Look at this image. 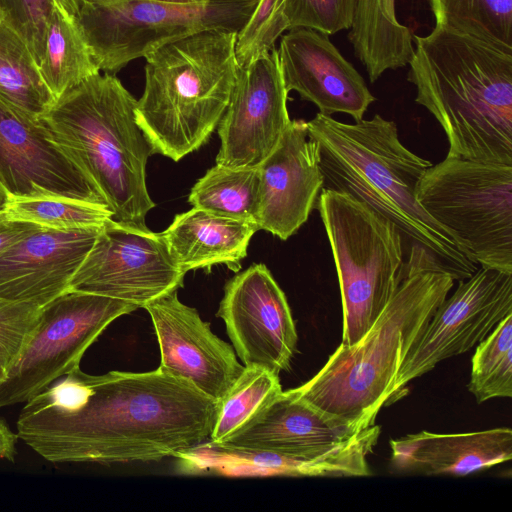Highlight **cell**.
Returning a JSON list of instances; mask_svg holds the SVG:
<instances>
[{
  "mask_svg": "<svg viewBox=\"0 0 512 512\" xmlns=\"http://www.w3.org/2000/svg\"><path fill=\"white\" fill-rule=\"evenodd\" d=\"M219 410L161 366L101 375L79 366L24 403L16 433L52 463L158 461L206 444Z\"/></svg>",
  "mask_w": 512,
  "mask_h": 512,
  "instance_id": "1",
  "label": "cell"
},
{
  "mask_svg": "<svg viewBox=\"0 0 512 512\" xmlns=\"http://www.w3.org/2000/svg\"><path fill=\"white\" fill-rule=\"evenodd\" d=\"M307 127L317 144L322 189L344 193L389 220L403 239L424 248L454 280L477 270L417 201V185L432 163L403 145L394 121L375 114L349 124L317 113Z\"/></svg>",
  "mask_w": 512,
  "mask_h": 512,
  "instance_id": "2",
  "label": "cell"
},
{
  "mask_svg": "<svg viewBox=\"0 0 512 512\" xmlns=\"http://www.w3.org/2000/svg\"><path fill=\"white\" fill-rule=\"evenodd\" d=\"M453 277L419 245L410 247L402 281L371 328L355 343H341L307 382L291 389L300 399L361 431L392 403L400 367Z\"/></svg>",
  "mask_w": 512,
  "mask_h": 512,
  "instance_id": "3",
  "label": "cell"
},
{
  "mask_svg": "<svg viewBox=\"0 0 512 512\" xmlns=\"http://www.w3.org/2000/svg\"><path fill=\"white\" fill-rule=\"evenodd\" d=\"M413 40L407 79L442 127L447 156L512 165V52L440 23Z\"/></svg>",
  "mask_w": 512,
  "mask_h": 512,
  "instance_id": "4",
  "label": "cell"
},
{
  "mask_svg": "<svg viewBox=\"0 0 512 512\" xmlns=\"http://www.w3.org/2000/svg\"><path fill=\"white\" fill-rule=\"evenodd\" d=\"M136 104L116 76L98 73L59 97L41 119L98 187L112 219L148 231L146 215L155 203L146 164L154 151L136 122Z\"/></svg>",
  "mask_w": 512,
  "mask_h": 512,
  "instance_id": "5",
  "label": "cell"
},
{
  "mask_svg": "<svg viewBox=\"0 0 512 512\" xmlns=\"http://www.w3.org/2000/svg\"><path fill=\"white\" fill-rule=\"evenodd\" d=\"M236 34L201 31L145 55V86L135 118L154 154L179 161L217 128L238 73Z\"/></svg>",
  "mask_w": 512,
  "mask_h": 512,
  "instance_id": "6",
  "label": "cell"
},
{
  "mask_svg": "<svg viewBox=\"0 0 512 512\" xmlns=\"http://www.w3.org/2000/svg\"><path fill=\"white\" fill-rule=\"evenodd\" d=\"M315 208L339 281L342 343L350 345L371 328L402 281L403 238L389 220L344 193L322 189Z\"/></svg>",
  "mask_w": 512,
  "mask_h": 512,
  "instance_id": "7",
  "label": "cell"
},
{
  "mask_svg": "<svg viewBox=\"0 0 512 512\" xmlns=\"http://www.w3.org/2000/svg\"><path fill=\"white\" fill-rule=\"evenodd\" d=\"M416 198L474 264L512 273V165L446 156Z\"/></svg>",
  "mask_w": 512,
  "mask_h": 512,
  "instance_id": "8",
  "label": "cell"
},
{
  "mask_svg": "<svg viewBox=\"0 0 512 512\" xmlns=\"http://www.w3.org/2000/svg\"><path fill=\"white\" fill-rule=\"evenodd\" d=\"M258 0L170 4L120 0L82 4L76 20L99 70L117 72L163 44L201 31L238 33Z\"/></svg>",
  "mask_w": 512,
  "mask_h": 512,
  "instance_id": "9",
  "label": "cell"
},
{
  "mask_svg": "<svg viewBox=\"0 0 512 512\" xmlns=\"http://www.w3.org/2000/svg\"><path fill=\"white\" fill-rule=\"evenodd\" d=\"M139 307L98 294L66 291L43 306L40 324L0 381V409L26 403L80 366L110 323Z\"/></svg>",
  "mask_w": 512,
  "mask_h": 512,
  "instance_id": "10",
  "label": "cell"
},
{
  "mask_svg": "<svg viewBox=\"0 0 512 512\" xmlns=\"http://www.w3.org/2000/svg\"><path fill=\"white\" fill-rule=\"evenodd\" d=\"M185 274L161 233L110 219L72 277L68 291L98 294L144 308L182 287Z\"/></svg>",
  "mask_w": 512,
  "mask_h": 512,
  "instance_id": "11",
  "label": "cell"
},
{
  "mask_svg": "<svg viewBox=\"0 0 512 512\" xmlns=\"http://www.w3.org/2000/svg\"><path fill=\"white\" fill-rule=\"evenodd\" d=\"M458 282L455 292L438 306L408 351L392 402L400 399L412 379L447 358L467 352L512 314V273L480 266Z\"/></svg>",
  "mask_w": 512,
  "mask_h": 512,
  "instance_id": "12",
  "label": "cell"
},
{
  "mask_svg": "<svg viewBox=\"0 0 512 512\" xmlns=\"http://www.w3.org/2000/svg\"><path fill=\"white\" fill-rule=\"evenodd\" d=\"M276 48L239 66L227 108L217 126L216 164L258 168L278 145L291 119Z\"/></svg>",
  "mask_w": 512,
  "mask_h": 512,
  "instance_id": "13",
  "label": "cell"
},
{
  "mask_svg": "<svg viewBox=\"0 0 512 512\" xmlns=\"http://www.w3.org/2000/svg\"><path fill=\"white\" fill-rule=\"evenodd\" d=\"M217 316L244 366L277 375L289 368L297 331L286 296L264 264H253L226 283Z\"/></svg>",
  "mask_w": 512,
  "mask_h": 512,
  "instance_id": "14",
  "label": "cell"
},
{
  "mask_svg": "<svg viewBox=\"0 0 512 512\" xmlns=\"http://www.w3.org/2000/svg\"><path fill=\"white\" fill-rule=\"evenodd\" d=\"M0 184L9 197L56 195L108 207L41 118L0 100Z\"/></svg>",
  "mask_w": 512,
  "mask_h": 512,
  "instance_id": "15",
  "label": "cell"
},
{
  "mask_svg": "<svg viewBox=\"0 0 512 512\" xmlns=\"http://www.w3.org/2000/svg\"><path fill=\"white\" fill-rule=\"evenodd\" d=\"M160 347V366L220 401L244 370L235 350L216 336L198 311L183 304L177 291L144 306Z\"/></svg>",
  "mask_w": 512,
  "mask_h": 512,
  "instance_id": "16",
  "label": "cell"
},
{
  "mask_svg": "<svg viewBox=\"0 0 512 512\" xmlns=\"http://www.w3.org/2000/svg\"><path fill=\"white\" fill-rule=\"evenodd\" d=\"M258 175L256 226L287 240L308 220L323 188L317 144L307 121L291 120Z\"/></svg>",
  "mask_w": 512,
  "mask_h": 512,
  "instance_id": "17",
  "label": "cell"
},
{
  "mask_svg": "<svg viewBox=\"0 0 512 512\" xmlns=\"http://www.w3.org/2000/svg\"><path fill=\"white\" fill-rule=\"evenodd\" d=\"M358 432L300 399L290 389L268 400L225 439L203 446L219 452H267L311 460Z\"/></svg>",
  "mask_w": 512,
  "mask_h": 512,
  "instance_id": "18",
  "label": "cell"
},
{
  "mask_svg": "<svg viewBox=\"0 0 512 512\" xmlns=\"http://www.w3.org/2000/svg\"><path fill=\"white\" fill-rule=\"evenodd\" d=\"M277 52L288 93L296 91L321 114L345 113L359 121L376 100L327 34L306 27L290 29Z\"/></svg>",
  "mask_w": 512,
  "mask_h": 512,
  "instance_id": "19",
  "label": "cell"
},
{
  "mask_svg": "<svg viewBox=\"0 0 512 512\" xmlns=\"http://www.w3.org/2000/svg\"><path fill=\"white\" fill-rule=\"evenodd\" d=\"M100 228H40L0 255V297L46 305L68 291Z\"/></svg>",
  "mask_w": 512,
  "mask_h": 512,
  "instance_id": "20",
  "label": "cell"
},
{
  "mask_svg": "<svg viewBox=\"0 0 512 512\" xmlns=\"http://www.w3.org/2000/svg\"><path fill=\"white\" fill-rule=\"evenodd\" d=\"M391 465L403 474L465 476L512 458L508 427L442 434L421 431L390 441Z\"/></svg>",
  "mask_w": 512,
  "mask_h": 512,
  "instance_id": "21",
  "label": "cell"
},
{
  "mask_svg": "<svg viewBox=\"0 0 512 512\" xmlns=\"http://www.w3.org/2000/svg\"><path fill=\"white\" fill-rule=\"evenodd\" d=\"M257 230L253 223L193 207L177 214L161 234L186 273L216 264L238 270Z\"/></svg>",
  "mask_w": 512,
  "mask_h": 512,
  "instance_id": "22",
  "label": "cell"
},
{
  "mask_svg": "<svg viewBox=\"0 0 512 512\" xmlns=\"http://www.w3.org/2000/svg\"><path fill=\"white\" fill-rule=\"evenodd\" d=\"M396 0H356L348 39L372 83L414 54L413 36L396 16Z\"/></svg>",
  "mask_w": 512,
  "mask_h": 512,
  "instance_id": "23",
  "label": "cell"
},
{
  "mask_svg": "<svg viewBox=\"0 0 512 512\" xmlns=\"http://www.w3.org/2000/svg\"><path fill=\"white\" fill-rule=\"evenodd\" d=\"M38 66L55 100L100 73L76 17L60 8L53 11Z\"/></svg>",
  "mask_w": 512,
  "mask_h": 512,
  "instance_id": "24",
  "label": "cell"
},
{
  "mask_svg": "<svg viewBox=\"0 0 512 512\" xmlns=\"http://www.w3.org/2000/svg\"><path fill=\"white\" fill-rule=\"evenodd\" d=\"M0 100L41 118L56 101L21 36L0 13Z\"/></svg>",
  "mask_w": 512,
  "mask_h": 512,
  "instance_id": "25",
  "label": "cell"
},
{
  "mask_svg": "<svg viewBox=\"0 0 512 512\" xmlns=\"http://www.w3.org/2000/svg\"><path fill=\"white\" fill-rule=\"evenodd\" d=\"M258 168L216 164L192 187L188 201L196 208L256 225Z\"/></svg>",
  "mask_w": 512,
  "mask_h": 512,
  "instance_id": "26",
  "label": "cell"
},
{
  "mask_svg": "<svg viewBox=\"0 0 512 512\" xmlns=\"http://www.w3.org/2000/svg\"><path fill=\"white\" fill-rule=\"evenodd\" d=\"M436 23L512 52V0H430Z\"/></svg>",
  "mask_w": 512,
  "mask_h": 512,
  "instance_id": "27",
  "label": "cell"
},
{
  "mask_svg": "<svg viewBox=\"0 0 512 512\" xmlns=\"http://www.w3.org/2000/svg\"><path fill=\"white\" fill-rule=\"evenodd\" d=\"M5 214L12 220L56 230L100 228L112 219L105 205L56 195L9 197Z\"/></svg>",
  "mask_w": 512,
  "mask_h": 512,
  "instance_id": "28",
  "label": "cell"
},
{
  "mask_svg": "<svg viewBox=\"0 0 512 512\" xmlns=\"http://www.w3.org/2000/svg\"><path fill=\"white\" fill-rule=\"evenodd\" d=\"M471 364L468 389L477 403L512 396V314L478 343Z\"/></svg>",
  "mask_w": 512,
  "mask_h": 512,
  "instance_id": "29",
  "label": "cell"
},
{
  "mask_svg": "<svg viewBox=\"0 0 512 512\" xmlns=\"http://www.w3.org/2000/svg\"><path fill=\"white\" fill-rule=\"evenodd\" d=\"M282 391L279 375L259 366H245L226 395L209 443H217L241 427L268 400Z\"/></svg>",
  "mask_w": 512,
  "mask_h": 512,
  "instance_id": "30",
  "label": "cell"
},
{
  "mask_svg": "<svg viewBox=\"0 0 512 512\" xmlns=\"http://www.w3.org/2000/svg\"><path fill=\"white\" fill-rule=\"evenodd\" d=\"M55 8L74 17L79 11L73 0H0L1 15L28 45L38 65Z\"/></svg>",
  "mask_w": 512,
  "mask_h": 512,
  "instance_id": "31",
  "label": "cell"
},
{
  "mask_svg": "<svg viewBox=\"0 0 512 512\" xmlns=\"http://www.w3.org/2000/svg\"><path fill=\"white\" fill-rule=\"evenodd\" d=\"M287 0H258L256 7L236 34L235 55L239 66L275 48L280 35L289 30L285 15Z\"/></svg>",
  "mask_w": 512,
  "mask_h": 512,
  "instance_id": "32",
  "label": "cell"
},
{
  "mask_svg": "<svg viewBox=\"0 0 512 512\" xmlns=\"http://www.w3.org/2000/svg\"><path fill=\"white\" fill-rule=\"evenodd\" d=\"M43 306L0 297V367L6 372L37 330Z\"/></svg>",
  "mask_w": 512,
  "mask_h": 512,
  "instance_id": "33",
  "label": "cell"
},
{
  "mask_svg": "<svg viewBox=\"0 0 512 512\" xmlns=\"http://www.w3.org/2000/svg\"><path fill=\"white\" fill-rule=\"evenodd\" d=\"M356 0H287L289 30L311 28L327 35L350 29Z\"/></svg>",
  "mask_w": 512,
  "mask_h": 512,
  "instance_id": "34",
  "label": "cell"
},
{
  "mask_svg": "<svg viewBox=\"0 0 512 512\" xmlns=\"http://www.w3.org/2000/svg\"><path fill=\"white\" fill-rule=\"evenodd\" d=\"M40 226L7 218L5 212L0 213V255L16 242L39 230Z\"/></svg>",
  "mask_w": 512,
  "mask_h": 512,
  "instance_id": "35",
  "label": "cell"
},
{
  "mask_svg": "<svg viewBox=\"0 0 512 512\" xmlns=\"http://www.w3.org/2000/svg\"><path fill=\"white\" fill-rule=\"evenodd\" d=\"M18 439L17 433L13 432L8 424L0 418V460L15 461Z\"/></svg>",
  "mask_w": 512,
  "mask_h": 512,
  "instance_id": "36",
  "label": "cell"
},
{
  "mask_svg": "<svg viewBox=\"0 0 512 512\" xmlns=\"http://www.w3.org/2000/svg\"><path fill=\"white\" fill-rule=\"evenodd\" d=\"M148 1L170 3V4H202L209 0H148Z\"/></svg>",
  "mask_w": 512,
  "mask_h": 512,
  "instance_id": "37",
  "label": "cell"
},
{
  "mask_svg": "<svg viewBox=\"0 0 512 512\" xmlns=\"http://www.w3.org/2000/svg\"><path fill=\"white\" fill-rule=\"evenodd\" d=\"M80 8L82 4L107 5L120 0H73Z\"/></svg>",
  "mask_w": 512,
  "mask_h": 512,
  "instance_id": "38",
  "label": "cell"
},
{
  "mask_svg": "<svg viewBox=\"0 0 512 512\" xmlns=\"http://www.w3.org/2000/svg\"><path fill=\"white\" fill-rule=\"evenodd\" d=\"M8 201L9 195L0 184V213L5 212Z\"/></svg>",
  "mask_w": 512,
  "mask_h": 512,
  "instance_id": "39",
  "label": "cell"
},
{
  "mask_svg": "<svg viewBox=\"0 0 512 512\" xmlns=\"http://www.w3.org/2000/svg\"><path fill=\"white\" fill-rule=\"evenodd\" d=\"M5 377V372L3 371V369L0 367V381H2Z\"/></svg>",
  "mask_w": 512,
  "mask_h": 512,
  "instance_id": "40",
  "label": "cell"
}]
</instances>
